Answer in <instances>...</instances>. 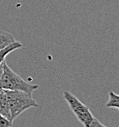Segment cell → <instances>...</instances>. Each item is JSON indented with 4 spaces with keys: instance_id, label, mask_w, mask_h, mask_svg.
<instances>
[{
    "instance_id": "obj_1",
    "label": "cell",
    "mask_w": 119,
    "mask_h": 127,
    "mask_svg": "<svg viewBox=\"0 0 119 127\" xmlns=\"http://www.w3.org/2000/svg\"><path fill=\"white\" fill-rule=\"evenodd\" d=\"M4 91L8 97L12 121L26 110L39 106V104L33 100L32 94L17 90Z\"/></svg>"
},
{
    "instance_id": "obj_2",
    "label": "cell",
    "mask_w": 119,
    "mask_h": 127,
    "mask_svg": "<svg viewBox=\"0 0 119 127\" xmlns=\"http://www.w3.org/2000/svg\"><path fill=\"white\" fill-rule=\"evenodd\" d=\"M1 83L3 90L24 91L29 94H33V91L39 89V85L27 83L22 79L19 75L13 71L5 62V60L3 62Z\"/></svg>"
},
{
    "instance_id": "obj_3",
    "label": "cell",
    "mask_w": 119,
    "mask_h": 127,
    "mask_svg": "<svg viewBox=\"0 0 119 127\" xmlns=\"http://www.w3.org/2000/svg\"><path fill=\"white\" fill-rule=\"evenodd\" d=\"M64 98L77 119L84 126V127H88L90 126L94 117L88 106L84 105L75 95L68 90L64 91Z\"/></svg>"
},
{
    "instance_id": "obj_4",
    "label": "cell",
    "mask_w": 119,
    "mask_h": 127,
    "mask_svg": "<svg viewBox=\"0 0 119 127\" xmlns=\"http://www.w3.org/2000/svg\"><path fill=\"white\" fill-rule=\"evenodd\" d=\"M0 114L3 115V117L6 118L9 120L12 121L8 97H7V95L4 90L0 92Z\"/></svg>"
},
{
    "instance_id": "obj_5",
    "label": "cell",
    "mask_w": 119,
    "mask_h": 127,
    "mask_svg": "<svg viewBox=\"0 0 119 127\" xmlns=\"http://www.w3.org/2000/svg\"><path fill=\"white\" fill-rule=\"evenodd\" d=\"M22 44L19 41H15L13 42L12 44L9 45L8 46H6L5 48H3L1 52H0V65L2 64V63L5 60V58L7 57L8 54H10L12 52L16 51L17 49H20V48L22 47Z\"/></svg>"
},
{
    "instance_id": "obj_6",
    "label": "cell",
    "mask_w": 119,
    "mask_h": 127,
    "mask_svg": "<svg viewBox=\"0 0 119 127\" xmlns=\"http://www.w3.org/2000/svg\"><path fill=\"white\" fill-rule=\"evenodd\" d=\"M15 41H16V39L11 33L6 31L0 30V52Z\"/></svg>"
},
{
    "instance_id": "obj_7",
    "label": "cell",
    "mask_w": 119,
    "mask_h": 127,
    "mask_svg": "<svg viewBox=\"0 0 119 127\" xmlns=\"http://www.w3.org/2000/svg\"><path fill=\"white\" fill-rule=\"evenodd\" d=\"M106 106L110 108H117L119 110V95L112 91L109 92V100L106 103Z\"/></svg>"
},
{
    "instance_id": "obj_8",
    "label": "cell",
    "mask_w": 119,
    "mask_h": 127,
    "mask_svg": "<svg viewBox=\"0 0 119 127\" xmlns=\"http://www.w3.org/2000/svg\"><path fill=\"white\" fill-rule=\"evenodd\" d=\"M13 122L0 114V127H12Z\"/></svg>"
},
{
    "instance_id": "obj_9",
    "label": "cell",
    "mask_w": 119,
    "mask_h": 127,
    "mask_svg": "<svg viewBox=\"0 0 119 127\" xmlns=\"http://www.w3.org/2000/svg\"><path fill=\"white\" fill-rule=\"evenodd\" d=\"M88 127H106L105 126H104L102 123H100L96 118H94V120L92 121V123L90 124V126Z\"/></svg>"
},
{
    "instance_id": "obj_10",
    "label": "cell",
    "mask_w": 119,
    "mask_h": 127,
    "mask_svg": "<svg viewBox=\"0 0 119 127\" xmlns=\"http://www.w3.org/2000/svg\"><path fill=\"white\" fill-rule=\"evenodd\" d=\"M2 73H3V63L0 65V92L3 91V87H2V83H1V78H2Z\"/></svg>"
}]
</instances>
